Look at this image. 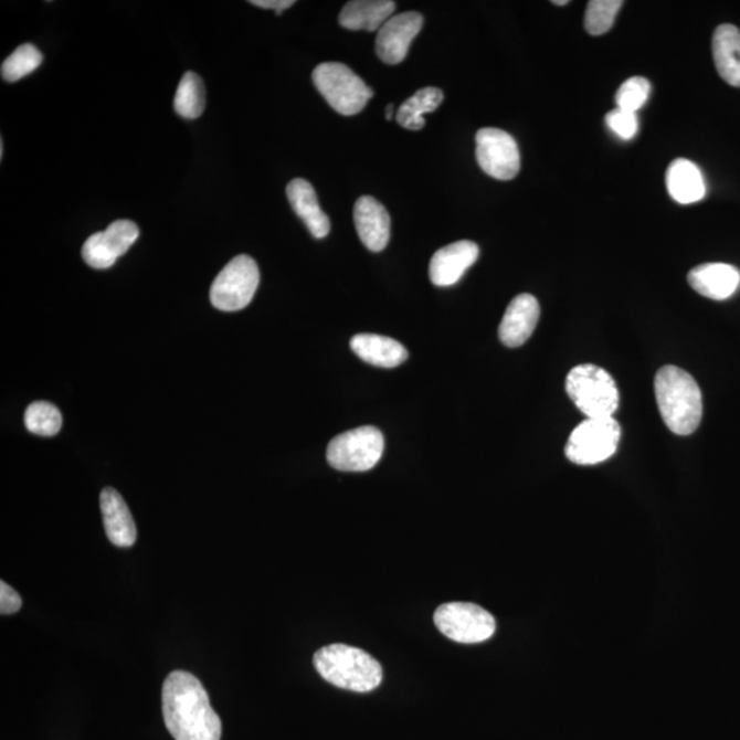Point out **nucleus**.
<instances>
[{"mask_svg": "<svg viewBox=\"0 0 740 740\" xmlns=\"http://www.w3.org/2000/svg\"><path fill=\"white\" fill-rule=\"evenodd\" d=\"M165 725L176 740H220L222 725L195 676L175 670L162 687Z\"/></svg>", "mask_w": 740, "mask_h": 740, "instance_id": "obj_1", "label": "nucleus"}, {"mask_svg": "<svg viewBox=\"0 0 740 740\" xmlns=\"http://www.w3.org/2000/svg\"><path fill=\"white\" fill-rule=\"evenodd\" d=\"M664 423L676 435H691L702 420V392L690 373L674 366L658 370L654 380Z\"/></svg>", "mask_w": 740, "mask_h": 740, "instance_id": "obj_2", "label": "nucleus"}, {"mask_svg": "<svg viewBox=\"0 0 740 740\" xmlns=\"http://www.w3.org/2000/svg\"><path fill=\"white\" fill-rule=\"evenodd\" d=\"M313 663L323 679L343 690L369 693L383 680V669L370 654L340 643L320 648Z\"/></svg>", "mask_w": 740, "mask_h": 740, "instance_id": "obj_3", "label": "nucleus"}, {"mask_svg": "<svg viewBox=\"0 0 740 740\" xmlns=\"http://www.w3.org/2000/svg\"><path fill=\"white\" fill-rule=\"evenodd\" d=\"M565 387L569 398L588 419L613 417L616 413L619 390L616 381L605 369L591 363L573 368Z\"/></svg>", "mask_w": 740, "mask_h": 740, "instance_id": "obj_4", "label": "nucleus"}, {"mask_svg": "<svg viewBox=\"0 0 740 740\" xmlns=\"http://www.w3.org/2000/svg\"><path fill=\"white\" fill-rule=\"evenodd\" d=\"M313 83L332 109L343 116L362 112L373 96L363 80L339 62L318 65L313 72Z\"/></svg>", "mask_w": 740, "mask_h": 740, "instance_id": "obj_5", "label": "nucleus"}, {"mask_svg": "<svg viewBox=\"0 0 740 740\" xmlns=\"http://www.w3.org/2000/svg\"><path fill=\"white\" fill-rule=\"evenodd\" d=\"M260 286L257 262L249 255H237L219 273L210 288V300L215 309L237 311L253 300Z\"/></svg>", "mask_w": 740, "mask_h": 740, "instance_id": "obj_6", "label": "nucleus"}, {"mask_svg": "<svg viewBox=\"0 0 740 740\" xmlns=\"http://www.w3.org/2000/svg\"><path fill=\"white\" fill-rule=\"evenodd\" d=\"M383 450V434L374 426H361L334 437L327 450V459L338 471L367 472L379 463Z\"/></svg>", "mask_w": 740, "mask_h": 740, "instance_id": "obj_7", "label": "nucleus"}, {"mask_svg": "<svg viewBox=\"0 0 740 740\" xmlns=\"http://www.w3.org/2000/svg\"><path fill=\"white\" fill-rule=\"evenodd\" d=\"M622 429L613 417L588 419L569 436L567 458L578 465H596L616 453Z\"/></svg>", "mask_w": 740, "mask_h": 740, "instance_id": "obj_8", "label": "nucleus"}, {"mask_svg": "<svg viewBox=\"0 0 740 740\" xmlns=\"http://www.w3.org/2000/svg\"><path fill=\"white\" fill-rule=\"evenodd\" d=\"M434 622L448 639L466 645L488 641L497 628L491 613L468 602L444 603L437 607Z\"/></svg>", "mask_w": 740, "mask_h": 740, "instance_id": "obj_9", "label": "nucleus"}, {"mask_svg": "<svg viewBox=\"0 0 740 740\" xmlns=\"http://www.w3.org/2000/svg\"><path fill=\"white\" fill-rule=\"evenodd\" d=\"M476 158L484 172L497 180H511L520 172L516 140L503 129L483 128L477 133Z\"/></svg>", "mask_w": 740, "mask_h": 740, "instance_id": "obj_10", "label": "nucleus"}, {"mask_svg": "<svg viewBox=\"0 0 740 740\" xmlns=\"http://www.w3.org/2000/svg\"><path fill=\"white\" fill-rule=\"evenodd\" d=\"M139 228L134 221L118 220L104 232L94 233L84 243L85 264L94 269H109L138 241Z\"/></svg>", "mask_w": 740, "mask_h": 740, "instance_id": "obj_11", "label": "nucleus"}, {"mask_svg": "<svg viewBox=\"0 0 740 740\" xmlns=\"http://www.w3.org/2000/svg\"><path fill=\"white\" fill-rule=\"evenodd\" d=\"M424 17L417 11L391 17L378 32L376 54L387 65L401 64L406 59L410 44L419 35Z\"/></svg>", "mask_w": 740, "mask_h": 740, "instance_id": "obj_12", "label": "nucleus"}, {"mask_svg": "<svg viewBox=\"0 0 740 740\" xmlns=\"http://www.w3.org/2000/svg\"><path fill=\"white\" fill-rule=\"evenodd\" d=\"M479 254V246L471 241L455 242L437 250L430 264L431 282L437 287L453 286L475 264Z\"/></svg>", "mask_w": 740, "mask_h": 740, "instance_id": "obj_13", "label": "nucleus"}, {"mask_svg": "<svg viewBox=\"0 0 740 740\" xmlns=\"http://www.w3.org/2000/svg\"><path fill=\"white\" fill-rule=\"evenodd\" d=\"M540 316L539 302L535 296L521 294L510 302L499 326V339L505 346L520 347L531 338Z\"/></svg>", "mask_w": 740, "mask_h": 740, "instance_id": "obj_14", "label": "nucleus"}, {"mask_svg": "<svg viewBox=\"0 0 740 740\" xmlns=\"http://www.w3.org/2000/svg\"><path fill=\"white\" fill-rule=\"evenodd\" d=\"M355 222L358 236L370 252H383L390 242L391 219L387 209L372 197L356 202Z\"/></svg>", "mask_w": 740, "mask_h": 740, "instance_id": "obj_15", "label": "nucleus"}, {"mask_svg": "<svg viewBox=\"0 0 740 740\" xmlns=\"http://www.w3.org/2000/svg\"><path fill=\"white\" fill-rule=\"evenodd\" d=\"M694 292L713 300H726L736 294L740 284L737 267L728 264H704L688 273Z\"/></svg>", "mask_w": 740, "mask_h": 740, "instance_id": "obj_16", "label": "nucleus"}, {"mask_svg": "<svg viewBox=\"0 0 740 740\" xmlns=\"http://www.w3.org/2000/svg\"><path fill=\"white\" fill-rule=\"evenodd\" d=\"M101 510L110 542L118 548H130L135 545L138 531H136L134 517L116 489L105 488L101 493Z\"/></svg>", "mask_w": 740, "mask_h": 740, "instance_id": "obj_17", "label": "nucleus"}, {"mask_svg": "<svg viewBox=\"0 0 740 740\" xmlns=\"http://www.w3.org/2000/svg\"><path fill=\"white\" fill-rule=\"evenodd\" d=\"M289 204L298 218L305 222L307 230L316 239L328 236L331 231V221L318 204L315 188L304 179H295L287 186Z\"/></svg>", "mask_w": 740, "mask_h": 740, "instance_id": "obj_18", "label": "nucleus"}, {"mask_svg": "<svg viewBox=\"0 0 740 740\" xmlns=\"http://www.w3.org/2000/svg\"><path fill=\"white\" fill-rule=\"evenodd\" d=\"M358 358L379 368H397L408 360V351L400 341L387 336L361 334L350 341Z\"/></svg>", "mask_w": 740, "mask_h": 740, "instance_id": "obj_19", "label": "nucleus"}, {"mask_svg": "<svg viewBox=\"0 0 740 740\" xmlns=\"http://www.w3.org/2000/svg\"><path fill=\"white\" fill-rule=\"evenodd\" d=\"M391 0H352L339 14V24L349 31L374 32L391 19L395 11Z\"/></svg>", "mask_w": 740, "mask_h": 740, "instance_id": "obj_20", "label": "nucleus"}, {"mask_svg": "<svg viewBox=\"0 0 740 740\" xmlns=\"http://www.w3.org/2000/svg\"><path fill=\"white\" fill-rule=\"evenodd\" d=\"M666 188L677 203L690 204L701 201L706 186L701 170L686 158H677L666 170Z\"/></svg>", "mask_w": 740, "mask_h": 740, "instance_id": "obj_21", "label": "nucleus"}, {"mask_svg": "<svg viewBox=\"0 0 740 740\" xmlns=\"http://www.w3.org/2000/svg\"><path fill=\"white\" fill-rule=\"evenodd\" d=\"M713 59L720 77L732 87H740V31L736 25L717 27L713 35Z\"/></svg>", "mask_w": 740, "mask_h": 740, "instance_id": "obj_22", "label": "nucleus"}, {"mask_svg": "<svg viewBox=\"0 0 740 740\" xmlns=\"http://www.w3.org/2000/svg\"><path fill=\"white\" fill-rule=\"evenodd\" d=\"M444 95L443 91L435 87H426L417 91L412 98L403 102L397 112V121L401 127L409 130L424 128V114L432 113L441 106Z\"/></svg>", "mask_w": 740, "mask_h": 740, "instance_id": "obj_23", "label": "nucleus"}, {"mask_svg": "<svg viewBox=\"0 0 740 740\" xmlns=\"http://www.w3.org/2000/svg\"><path fill=\"white\" fill-rule=\"evenodd\" d=\"M204 105H207V95H204L202 78L197 73L187 72L176 91V113L186 119H195L202 116Z\"/></svg>", "mask_w": 740, "mask_h": 740, "instance_id": "obj_24", "label": "nucleus"}, {"mask_svg": "<svg viewBox=\"0 0 740 740\" xmlns=\"http://www.w3.org/2000/svg\"><path fill=\"white\" fill-rule=\"evenodd\" d=\"M25 426L32 434L39 436H54L62 429L60 409L50 402H33L25 412Z\"/></svg>", "mask_w": 740, "mask_h": 740, "instance_id": "obj_25", "label": "nucleus"}, {"mask_svg": "<svg viewBox=\"0 0 740 740\" xmlns=\"http://www.w3.org/2000/svg\"><path fill=\"white\" fill-rule=\"evenodd\" d=\"M43 55L33 44H22L2 64V77L6 82L14 83L24 78L42 65Z\"/></svg>", "mask_w": 740, "mask_h": 740, "instance_id": "obj_26", "label": "nucleus"}, {"mask_svg": "<svg viewBox=\"0 0 740 740\" xmlns=\"http://www.w3.org/2000/svg\"><path fill=\"white\" fill-rule=\"evenodd\" d=\"M622 0H592L584 17L585 31L592 36H601L611 31L616 15L622 9Z\"/></svg>", "mask_w": 740, "mask_h": 740, "instance_id": "obj_27", "label": "nucleus"}, {"mask_svg": "<svg viewBox=\"0 0 740 740\" xmlns=\"http://www.w3.org/2000/svg\"><path fill=\"white\" fill-rule=\"evenodd\" d=\"M652 85L645 77H631L622 84L616 94L619 109L636 113L646 104Z\"/></svg>", "mask_w": 740, "mask_h": 740, "instance_id": "obj_28", "label": "nucleus"}, {"mask_svg": "<svg viewBox=\"0 0 740 740\" xmlns=\"http://www.w3.org/2000/svg\"><path fill=\"white\" fill-rule=\"evenodd\" d=\"M606 124L614 134L625 140L634 138L637 133L636 113L619 109V107L606 114Z\"/></svg>", "mask_w": 740, "mask_h": 740, "instance_id": "obj_29", "label": "nucleus"}, {"mask_svg": "<svg viewBox=\"0 0 740 740\" xmlns=\"http://www.w3.org/2000/svg\"><path fill=\"white\" fill-rule=\"evenodd\" d=\"M22 605L21 596L9 584L0 582V613L13 614L20 611Z\"/></svg>", "mask_w": 740, "mask_h": 740, "instance_id": "obj_30", "label": "nucleus"}, {"mask_svg": "<svg viewBox=\"0 0 740 740\" xmlns=\"http://www.w3.org/2000/svg\"><path fill=\"white\" fill-rule=\"evenodd\" d=\"M257 8L266 10H275L277 14L283 13L284 10L293 8L295 4L294 0H252L250 2Z\"/></svg>", "mask_w": 740, "mask_h": 740, "instance_id": "obj_31", "label": "nucleus"}, {"mask_svg": "<svg viewBox=\"0 0 740 740\" xmlns=\"http://www.w3.org/2000/svg\"><path fill=\"white\" fill-rule=\"evenodd\" d=\"M392 117H394V105H389L385 109V118L390 121Z\"/></svg>", "mask_w": 740, "mask_h": 740, "instance_id": "obj_32", "label": "nucleus"}, {"mask_svg": "<svg viewBox=\"0 0 740 740\" xmlns=\"http://www.w3.org/2000/svg\"><path fill=\"white\" fill-rule=\"evenodd\" d=\"M553 3L557 4V6H563V4H568L569 2H568V0H560V2H558V0H554Z\"/></svg>", "mask_w": 740, "mask_h": 740, "instance_id": "obj_33", "label": "nucleus"}, {"mask_svg": "<svg viewBox=\"0 0 740 740\" xmlns=\"http://www.w3.org/2000/svg\"><path fill=\"white\" fill-rule=\"evenodd\" d=\"M3 151H4V148H3V140H2V144H0V158H3Z\"/></svg>", "mask_w": 740, "mask_h": 740, "instance_id": "obj_34", "label": "nucleus"}]
</instances>
